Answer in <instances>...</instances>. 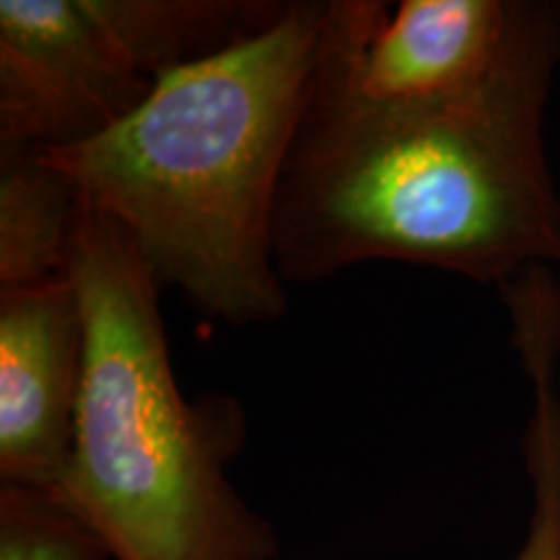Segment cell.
<instances>
[{"label": "cell", "mask_w": 560, "mask_h": 560, "mask_svg": "<svg viewBox=\"0 0 560 560\" xmlns=\"http://www.w3.org/2000/svg\"><path fill=\"white\" fill-rule=\"evenodd\" d=\"M322 13L325 0H289L270 30L164 75L115 128L45 153L120 223L161 289L221 325L289 310L272 236Z\"/></svg>", "instance_id": "cell-2"}, {"label": "cell", "mask_w": 560, "mask_h": 560, "mask_svg": "<svg viewBox=\"0 0 560 560\" xmlns=\"http://www.w3.org/2000/svg\"><path fill=\"white\" fill-rule=\"evenodd\" d=\"M86 210L45 153L0 151V289L66 278Z\"/></svg>", "instance_id": "cell-8"}, {"label": "cell", "mask_w": 560, "mask_h": 560, "mask_svg": "<svg viewBox=\"0 0 560 560\" xmlns=\"http://www.w3.org/2000/svg\"><path fill=\"white\" fill-rule=\"evenodd\" d=\"M535 0H325L310 104L408 112L470 100L501 73Z\"/></svg>", "instance_id": "cell-4"}, {"label": "cell", "mask_w": 560, "mask_h": 560, "mask_svg": "<svg viewBox=\"0 0 560 560\" xmlns=\"http://www.w3.org/2000/svg\"><path fill=\"white\" fill-rule=\"evenodd\" d=\"M68 278L86 319V366L55 493L112 560H276V529L226 472L244 444L242 405L179 389L161 285L120 223L89 206Z\"/></svg>", "instance_id": "cell-3"}, {"label": "cell", "mask_w": 560, "mask_h": 560, "mask_svg": "<svg viewBox=\"0 0 560 560\" xmlns=\"http://www.w3.org/2000/svg\"><path fill=\"white\" fill-rule=\"evenodd\" d=\"M511 342L532 387L524 467L532 488L529 527L514 560H560V283L552 268H532L501 285Z\"/></svg>", "instance_id": "cell-7"}, {"label": "cell", "mask_w": 560, "mask_h": 560, "mask_svg": "<svg viewBox=\"0 0 560 560\" xmlns=\"http://www.w3.org/2000/svg\"><path fill=\"white\" fill-rule=\"evenodd\" d=\"M560 68V0L535 11L486 89L444 107H306L276 208L283 283L405 262L506 285L560 265V192L545 109Z\"/></svg>", "instance_id": "cell-1"}, {"label": "cell", "mask_w": 560, "mask_h": 560, "mask_svg": "<svg viewBox=\"0 0 560 560\" xmlns=\"http://www.w3.org/2000/svg\"><path fill=\"white\" fill-rule=\"evenodd\" d=\"M0 560H112L55 490L0 482Z\"/></svg>", "instance_id": "cell-9"}, {"label": "cell", "mask_w": 560, "mask_h": 560, "mask_svg": "<svg viewBox=\"0 0 560 560\" xmlns=\"http://www.w3.org/2000/svg\"><path fill=\"white\" fill-rule=\"evenodd\" d=\"M153 86L100 0H0V151L86 143Z\"/></svg>", "instance_id": "cell-5"}, {"label": "cell", "mask_w": 560, "mask_h": 560, "mask_svg": "<svg viewBox=\"0 0 560 560\" xmlns=\"http://www.w3.org/2000/svg\"><path fill=\"white\" fill-rule=\"evenodd\" d=\"M86 319L70 278L0 289V480L55 490L73 454Z\"/></svg>", "instance_id": "cell-6"}]
</instances>
